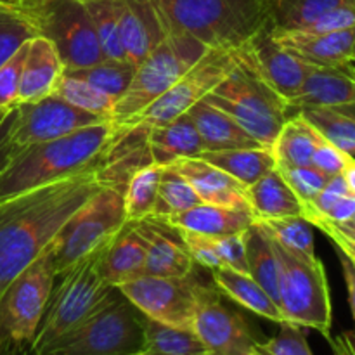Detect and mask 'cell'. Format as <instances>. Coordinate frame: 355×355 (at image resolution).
I'll list each match as a JSON object with an SVG mask.
<instances>
[{"instance_id": "1", "label": "cell", "mask_w": 355, "mask_h": 355, "mask_svg": "<svg viewBox=\"0 0 355 355\" xmlns=\"http://www.w3.org/2000/svg\"><path fill=\"white\" fill-rule=\"evenodd\" d=\"M99 165L0 201V297L54 241L66 222L106 186Z\"/></svg>"}, {"instance_id": "2", "label": "cell", "mask_w": 355, "mask_h": 355, "mask_svg": "<svg viewBox=\"0 0 355 355\" xmlns=\"http://www.w3.org/2000/svg\"><path fill=\"white\" fill-rule=\"evenodd\" d=\"M116 137V127L106 120L61 139L6 151L0 162V201L97 165Z\"/></svg>"}, {"instance_id": "3", "label": "cell", "mask_w": 355, "mask_h": 355, "mask_svg": "<svg viewBox=\"0 0 355 355\" xmlns=\"http://www.w3.org/2000/svg\"><path fill=\"white\" fill-rule=\"evenodd\" d=\"M168 33L217 51H238L269 26V0H153Z\"/></svg>"}, {"instance_id": "4", "label": "cell", "mask_w": 355, "mask_h": 355, "mask_svg": "<svg viewBox=\"0 0 355 355\" xmlns=\"http://www.w3.org/2000/svg\"><path fill=\"white\" fill-rule=\"evenodd\" d=\"M110 243L99 246L64 272L55 276L59 277V284L52 288L47 309L30 350L37 354L47 350L52 343L68 335L80 322L92 315L110 298L111 291L116 286L107 283L101 269L104 252Z\"/></svg>"}, {"instance_id": "5", "label": "cell", "mask_w": 355, "mask_h": 355, "mask_svg": "<svg viewBox=\"0 0 355 355\" xmlns=\"http://www.w3.org/2000/svg\"><path fill=\"white\" fill-rule=\"evenodd\" d=\"M210 49L187 33H168L165 40L137 64L128 89L114 103L110 120L118 135L179 82Z\"/></svg>"}, {"instance_id": "6", "label": "cell", "mask_w": 355, "mask_h": 355, "mask_svg": "<svg viewBox=\"0 0 355 355\" xmlns=\"http://www.w3.org/2000/svg\"><path fill=\"white\" fill-rule=\"evenodd\" d=\"M144 349V314L114 288L92 315L42 355H128Z\"/></svg>"}, {"instance_id": "7", "label": "cell", "mask_w": 355, "mask_h": 355, "mask_svg": "<svg viewBox=\"0 0 355 355\" xmlns=\"http://www.w3.org/2000/svg\"><path fill=\"white\" fill-rule=\"evenodd\" d=\"M205 99L241 125L263 146H272L288 120V104L238 58V66Z\"/></svg>"}, {"instance_id": "8", "label": "cell", "mask_w": 355, "mask_h": 355, "mask_svg": "<svg viewBox=\"0 0 355 355\" xmlns=\"http://www.w3.org/2000/svg\"><path fill=\"white\" fill-rule=\"evenodd\" d=\"M19 10L37 35L54 45L66 69L89 68L104 61L82 0H21Z\"/></svg>"}, {"instance_id": "9", "label": "cell", "mask_w": 355, "mask_h": 355, "mask_svg": "<svg viewBox=\"0 0 355 355\" xmlns=\"http://www.w3.org/2000/svg\"><path fill=\"white\" fill-rule=\"evenodd\" d=\"M272 245L279 263V309L284 321L331 338V295L322 262L297 259L274 239Z\"/></svg>"}, {"instance_id": "10", "label": "cell", "mask_w": 355, "mask_h": 355, "mask_svg": "<svg viewBox=\"0 0 355 355\" xmlns=\"http://www.w3.org/2000/svg\"><path fill=\"white\" fill-rule=\"evenodd\" d=\"M127 220L123 193L116 187L104 186L66 222L52 241L55 276L110 243Z\"/></svg>"}, {"instance_id": "11", "label": "cell", "mask_w": 355, "mask_h": 355, "mask_svg": "<svg viewBox=\"0 0 355 355\" xmlns=\"http://www.w3.org/2000/svg\"><path fill=\"white\" fill-rule=\"evenodd\" d=\"M52 243L17 274L0 297V331L17 345L31 349L54 288Z\"/></svg>"}, {"instance_id": "12", "label": "cell", "mask_w": 355, "mask_h": 355, "mask_svg": "<svg viewBox=\"0 0 355 355\" xmlns=\"http://www.w3.org/2000/svg\"><path fill=\"white\" fill-rule=\"evenodd\" d=\"M107 118L73 106L55 94L35 103L16 104L7 123L3 144L6 151L54 141Z\"/></svg>"}, {"instance_id": "13", "label": "cell", "mask_w": 355, "mask_h": 355, "mask_svg": "<svg viewBox=\"0 0 355 355\" xmlns=\"http://www.w3.org/2000/svg\"><path fill=\"white\" fill-rule=\"evenodd\" d=\"M238 66L236 51H217L210 49L182 78L173 83L158 101L142 111L128 128L135 125L142 127H158L173 121L186 114L194 104L203 101L211 90L217 89ZM127 128V130H128Z\"/></svg>"}, {"instance_id": "14", "label": "cell", "mask_w": 355, "mask_h": 355, "mask_svg": "<svg viewBox=\"0 0 355 355\" xmlns=\"http://www.w3.org/2000/svg\"><path fill=\"white\" fill-rule=\"evenodd\" d=\"M207 284L201 283L194 270L182 277L141 276L118 286L121 293L153 321L193 329L200 297Z\"/></svg>"}, {"instance_id": "15", "label": "cell", "mask_w": 355, "mask_h": 355, "mask_svg": "<svg viewBox=\"0 0 355 355\" xmlns=\"http://www.w3.org/2000/svg\"><path fill=\"white\" fill-rule=\"evenodd\" d=\"M239 61L252 69L284 101L293 99L315 68L293 52L281 47L272 37V26L260 30L250 42L236 51Z\"/></svg>"}, {"instance_id": "16", "label": "cell", "mask_w": 355, "mask_h": 355, "mask_svg": "<svg viewBox=\"0 0 355 355\" xmlns=\"http://www.w3.org/2000/svg\"><path fill=\"white\" fill-rule=\"evenodd\" d=\"M193 329L210 355H255L259 340L239 312L222 304L215 284H207L201 293Z\"/></svg>"}, {"instance_id": "17", "label": "cell", "mask_w": 355, "mask_h": 355, "mask_svg": "<svg viewBox=\"0 0 355 355\" xmlns=\"http://www.w3.org/2000/svg\"><path fill=\"white\" fill-rule=\"evenodd\" d=\"M137 225L146 239V276L182 277L193 272V257L173 225L158 217L139 220Z\"/></svg>"}, {"instance_id": "18", "label": "cell", "mask_w": 355, "mask_h": 355, "mask_svg": "<svg viewBox=\"0 0 355 355\" xmlns=\"http://www.w3.org/2000/svg\"><path fill=\"white\" fill-rule=\"evenodd\" d=\"M277 44L304 61L322 68H342L352 64L355 28L331 33H305V31H279L272 28Z\"/></svg>"}, {"instance_id": "19", "label": "cell", "mask_w": 355, "mask_h": 355, "mask_svg": "<svg viewBox=\"0 0 355 355\" xmlns=\"http://www.w3.org/2000/svg\"><path fill=\"white\" fill-rule=\"evenodd\" d=\"M168 35L153 0H121L120 37L125 58L137 66Z\"/></svg>"}, {"instance_id": "20", "label": "cell", "mask_w": 355, "mask_h": 355, "mask_svg": "<svg viewBox=\"0 0 355 355\" xmlns=\"http://www.w3.org/2000/svg\"><path fill=\"white\" fill-rule=\"evenodd\" d=\"M355 104V66L322 68L315 66L293 99L288 101V111L309 107H342Z\"/></svg>"}, {"instance_id": "21", "label": "cell", "mask_w": 355, "mask_h": 355, "mask_svg": "<svg viewBox=\"0 0 355 355\" xmlns=\"http://www.w3.org/2000/svg\"><path fill=\"white\" fill-rule=\"evenodd\" d=\"M172 165L189 180L203 203L252 211L246 201V187L224 170L200 158H180Z\"/></svg>"}, {"instance_id": "22", "label": "cell", "mask_w": 355, "mask_h": 355, "mask_svg": "<svg viewBox=\"0 0 355 355\" xmlns=\"http://www.w3.org/2000/svg\"><path fill=\"white\" fill-rule=\"evenodd\" d=\"M64 69V62L47 38L40 35L31 38L21 76L17 104L35 103L54 94Z\"/></svg>"}, {"instance_id": "23", "label": "cell", "mask_w": 355, "mask_h": 355, "mask_svg": "<svg viewBox=\"0 0 355 355\" xmlns=\"http://www.w3.org/2000/svg\"><path fill=\"white\" fill-rule=\"evenodd\" d=\"M144 266L146 239L139 231L137 222L127 220L104 252L101 263L103 276L107 283L118 288L144 276Z\"/></svg>"}, {"instance_id": "24", "label": "cell", "mask_w": 355, "mask_h": 355, "mask_svg": "<svg viewBox=\"0 0 355 355\" xmlns=\"http://www.w3.org/2000/svg\"><path fill=\"white\" fill-rule=\"evenodd\" d=\"M146 142L153 163L159 166L170 165L180 158H198L205 151L196 125L187 113L170 123L146 127Z\"/></svg>"}, {"instance_id": "25", "label": "cell", "mask_w": 355, "mask_h": 355, "mask_svg": "<svg viewBox=\"0 0 355 355\" xmlns=\"http://www.w3.org/2000/svg\"><path fill=\"white\" fill-rule=\"evenodd\" d=\"M187 114L196 125L205 151H231V149H252L263 146L253 139L241 125L236 123L229 114L211 106L207 99L194 104Z\"/></svg>"}, {"instance_id": "26", "label": "cell", "mask_w": 355, "mask_h": 355, "mask_svg": "<svg viewBox=\"0 0 355 355\" xmlns=\"http://www.w3.org/2000/svg\"><path fill=\"white\" fill-rule=\"evenodd\" d=\"M180 231L198 232L205 236H225L243 232L255 224V217L248 210L217 207V205L201 203L180 214L163 218Z\"/></svg>"}, {"instance_id": "27", "label": "cell", "mask_w": 355, "mask_h": 355, "mask_svg": "<svg viewBox=\"0 0 355 355\" xmlns=\"http://www.w3.org/2000/svg\"><path fill=\"white\" fill-rule=\"evenodd\" d=\"M245 193L255 220L300 217L304 211L302 201L291 191L277 168L252 186H246Z\"/></svg>"}, {"instance_id": "28", "label": "cell", "mask_w": 355, "mask_h": 355, "mask_svg": "<svg viewBox=\"0 0 355 355\" xmlns=\"http://www.w3.org/2000/svg\"><path fill=\"white\" fill-rule=\"evenodd\" d=\"M211 279L220 293H224L241 307L248 309L253 314L269 319L276 324L286 322L276 302L250 274H243L229 267H217V269H211Z\"/></svg>"}, {"instance_id": "29", "label": "cell", "mask_w": 355, "mask_h": 355, "mask_svg": "<svg viewBox=\"0 0 355 355\" xmlns=\"http://www.w3.org/2000/svg\"><path fill=\"white\" fill-rule=\"evenodd\" d=\"M198 158L224 170L245 187L255 184L277 166L276 156L270 146L231 149V151H203Z\"/></svg>"}, {"instance_id": "30", "label": "cell", "mask_w": 355, "mask_h": 355, "mask_svg": "<svg viewBox=\"0 0 355 355\" xmlns=\"http://www.w3.org/2000/svg\"><path fill=\"white\" fill-rule=\"evenodd\" d=\"M321 139L322 135L298 111L288 116L270 146L277 166H309Z\"/></svg>"}, {"instance_id": "31", "label": "cell", "mask_w": 355, "mask_h": 355, "mask_svg": "<svg viewBox=\"0 0 355 355\" xmlns=\"http://www.w3.org/2000/svg\"><path fill=\"white\" fill-rule=\"evenodd\" d=\"M245 245L248 274L279 307V263L272 239L257 220L245 231Z\"/></svg>"}, {"instance_id": "32", "label": "cell", "mask_w": 355, "mask_h": 355, "mask_svg": "<svg viewBox=\"0 0 355 355\" xmlns=\"http://www.w3.org/2000/svg\"><path fill=\"white\" fill-rule=\"evenodd\" d=\"M355 0H274L270 6V26L279 31H302L335 7Z\"/></svg>"}, {"instance_id": "33", "label": "cell", "mask_w": 355, "mask_h": 355, "mask_svg": "<svg viewBox=\"0 0 355 355\" xmlns=\"http://www.w3.org/2000/svg\"><path fill=\"white\" fill-rule=\"evenodd\" d=\"M146 350L156 355H210L194 329L173 328L144 315Z\"/></svg>"}, {"instance_id": "34", "label": "cell", "mask_w": 355, "mask_h": 355, "mask_svg": "<svg viewBox=\"0 0 355 355\" xmlns=\"http://www.w3.org/2000/svg\"><path fill=\"white\" fill-rule=\"evenodd\" d=\"M92 19L104 59L127 61L120 37L121 0H82Z\"/></svg>"}, {"instance_id": "35", "label": "cell", "mask_w": 355, "mask_h": 355, "mask_svg": "<svg viewBox=\"0 0 355 355\" xmlns=\"http://www.w3.org/2000/svg\"><path fill=\"white\" fill-rule=\"evenodd\" d=\"M201 203L203 201L198 196V193L191 186L189 180L172 163L162 166L158 198H156L155 210H153L151 217L166 218L170 215L186 211Z\"/></svg>"}, {"instance_id": "36", "label": "cell", "mask_w": 355, "mask_h": 355, "mask_svg": "<svg viewBox=\"0 0 355 355\" xmlns=\"http://www.w3.org/2000/svg\"><path fill=\"white\" fill-rule=\"evenodd\" d=\"M267 234L288 253L305 262H314L315 245L314 234H312V224L304 217H284L270 218V220H257Z\"/></svg>"}, {"instance_id": "37", "label": "cell", "mask_w": 355, "mask_h": 355, "mask_svg": "<svg viewBox=\"0 0 355 355\" xmlns=\"http://www.w3.org/2000/svg\"><path fill=\"white\" fill-rule=\"evenodd\" d=\"M159 175H162V166L156 163L141 166L137 172L132 173L123 189L125 211L128 220L139 222L151 217L158 198Z\"/></svg>"}, {"instance_id": "38", "label": "cell", "mask_w": 355, "mask_h": 355, "mask_svg": "<svg viewBox=\"0 0 355 355\" xmlns=\"http://www.w3.org/2000/svg\"><path fill=\"white\" fill-rule=\"evenodd\" d=\"M297 113V111H295ZM322 137L347 155L355 156V118L340 107H309L298 111Z\"/></svg>"}, {"instance_id": "39", "label": "cell", "mask_w": 355, "mask_h": 355, "mask_svg": "<svg viewBox=\"0 0 355 355\" xmlns=\"http://www.w3.org/2000/svg\"><path fill=\"white\" fill-rule=\"evenodd\" d=\"M137 66L128 61H116V59H104L97 64L89 66V68L80 69H64L68 75L82 78L85 82L92 83L103 92L110 94L111 97L118 99L130 85L132 78Z\"/></svg>"}, {"instance_id": "40", "label": "cell", "mask_w": 355, "mask_h": 355, "mask_svg": "<svg viewBox=\"0 0 355 355\" xmlns=\"http://www.w3.org/2000/svg\"><path fill=\"white\" fill-rule=\"evenodd\" d=\"M54 94L61 99L68 101L73 106L80 107V110L99 114V116L107 118V120H110L114 103H116V99L111 97L110 94L103 92V90L94 87L92 83L85 82V80L68 75V73L61 76Z\"/></svg>"}, {"instance_id": "41", "label": "cell", "mask_w": 355, "mask_h": 355, "mask_svg": "<svg viewBox=\"0 0 355 355\" xmlns=\"http://www.w3.org/2000/svg\"><path fill=\"white\" fill-rule=\"evenodd\" d=\"M33 37L37 31L19 9L0 6V66Z\"/></svg>"}, {"instance_id": "42", "label": "cell", "mask_w": 355, "mask_h": 355, "mask_svg": "<svg viewBox=\"0 0 355 355\" xmlns=\"http://www.w3.org/2000/svg\"><path fill=\"white\" fill-rule=\"evenodd\" d=\"M279 326L276 336L266 342H257L255 355H314L302 326L288 321Z\"/></svg>"}, {"instance_id": "43", "label": "cell", "mask_w": 355, "mask_h": 355, "mask_svg": "<svg viewBox=\"0 0 355 355\" xmlns=\"http://www.w3.org/2000/svg\"><path fill=\"white\" fill-rule=\"evenodd\" d=\"M283 179L286 180L288 186L291 187L298 200L304 205H311L318 198L322 187L326 186L329 177L322 173L321 170L314 168L312 165L309 166H276Z\"/></svg>"}, {"instance_id": "44", "label": "cell", "mask_w": 355, "mask_h": 355, "mask_svg": "<svg viewBox=\"0 0 355 355\" xmlns=\"http://www.w3.org/2000/svg\"><path fill=\"white\" fill-rule=\"evenodd\" d=\"M30 40L16 51V54L0 66V110H7L17 104L21 76H23L24 61H26Z\"/></svg>"}, {"instance_id": "45", "label": "cell", "mask_w": 355, "mask_h": 355, "mask_svg": "<svg viewBox=\"0 0 355 355\" xmlns=\"http://www.w3.org/2000/svg\"><path fill=\"white\" fill-rule=\"evenodd\" d=\"M211 238H214V236H211ZM214 243H215V248H217L222 267H229V269H234L243 274H248L245 231L236 232V234L215 236Z\"/></svg>"}, {"instance_id": "46", "label": "cell", "mask_w": 355, "mask_h": 355, "mask_svg": "<svg viewBox=\"0 0 355 355\" xmlns=\"http://www.w3.org/2000/svg\"><path fill=\"white\" fill-rule=\"evenodd\" d=\"M177 231H179L186 248L189 250L194 263H200L201 267H208V269H217V267H222L220 259H218L217 248H215V243L211 236L198 234V232H191V231H180V229H177Z\"/></svg>"}, {"instance_id": "47", "label": "cell", "mask_w": 355, "mask_h": 355, "mask_svg": "<svg viewBox=\"0 0 355 355\" xmlns=\"http://www.w3.org/2000/svg\"><path fill=\"white\" fill-rule=\"evenodd\" d=\"M350 158H352V156L343 153L342 149H338L335 144H331V142H328L322 137L321 142L318 144V148H315L314 155H312L311 165L314 166V168L321 170V172L326 173L328 177H333L340 175V173L343 172V168H345Z\"/></svg>"}, {"instance_id": "48", "label": "cell", "mask_w": 355, "mask_h": 355, "mask_svg": "<svg viewBox=\"0 0 355 355\" xmlns=\"http://www.w3.org/2000/svg\"><path fill=\"white\" fill-rule=\"evenodd\" d=\"M307 222H311L314 227H318L319 231L324 232V234L333 241L335 250H340L342 253H345V255L355 263V238L347 234L345 231H342L338 225L331 224V222L328 220H322V218H312V220Z\"/></svg>"}, {"instance_id": "49", "label": "cell", "mask_w": 355, "mask_h": 355, "mask_svg": "<svg viewBox=\"0 0 355 355\" xmlns=\"http://www.w3.org/2000/svg\"><path fill=\"white\" fill-rule=\"evenodd\" d=\"M355 217V196L352 194H347V196L340 198L324 215L321 217H311L305 218V220H312V218H322V220H328L331 224L336 225H343L349 224L350 220Z\"/></svg>"}, {"instance_id": "50", "label": "cell", "mask_w": 355, "mask_h": 355, "mask_svg": "<svg viewBox=\"0 0 355 355\" xmlns=\"http://www.w3.org/2000/svg\"><path fill=\"white\" fill-rule=\"evenodd\" d=\"M340 257V263H342V270H343V277H345L347 283V291H349V304H350V311H352L354 321H355V263L345 253H342L340 250H336Z\"/></svg>"}, {"instance_id": "51", "label": "cell", "mask_w": 355, "mask_h": 355, "mask_svg": "<svg viewBox=\"0 0 355 355\" xmlns=\"http://www.w3.org/2000/svg\"><path fill=\"white\" fill-rule=\"evenodd\" d=\"M331 343L333 355H355V333L345 331L336 338H328Z\"/></svg>"}, {"instance_id": "52", "label": "cell", "mask_w": 355, "mask_h": 355, "mask_svg": "<svg viewBox=\"0 0 355 355\" xmlns=\"http://www.w3.org/2000/svg\"><path fill=\"white\" fill-rule=\"evenodd\" d=\"M28 350H30L28 347L17 345L0 331V355H26Z\"/></svg>"}, {"instance_id": "53", "label": "cell", "mask_w": 355, "mask_h": 355, "mask_svg": "<svg viewBox=\"0 0 355 355\" xmlns=\"http://www.w3.org/2000/svg\"><path fill=\"white\" fill-rule=\"evenodd\" d=\"M12 107H7V110H0V162H2L3 155H6V144H3V135H6L7 123H9V118L12 114Z\"/></svg>"}, {"instance_id": "54", "label": "cell", "mask_w": 355, "mask_h": 355, "mask_svg": "<svg viewBox=\"0 0 355 355\" xmlns=\"http://www.w3.org/2000/svg\"><path fill=\"white\" fill-rule=\"evenodd\" d=\"M342 177L343 180H345L347 187H349V193L352 194V196H355V158L354 156L349 159L345 168H343Z\"/></svg>"}, {"instance_id": "55", "label": "cell", "mask_w": 355, "mask_h": 355, "mask_svg": "<svg viewBox=\"0 0 355 355\" xmlns=\"http://www.w3.org/2000/svg\"><path fill=\"white\" fill-rule=\"evenodd\" d=\"M336 225V224H335ZM340 229H342V231H345L347 234L349 236H352V238H355V220H352V222H349V224H343V225H338Z\"/></svg>"}, {"instance_id": "56", "label": "cell", "mask_w": 355, "mask_h": 355, "mask_svg": "<svg viewBox=\"0 0 355 355\" xmlns=\"http://www.w3.org/2000/svg\"><path fill=\"white\" fill-rule=\"evenodd\" d=\"M0 6L6 7H14V9H19L21 0H0Z\"/></svg>"}, {"instance_id": "57", "label": "cell", "mask_w": 355, "mask_h": 355, "mask_svg": "<svg viewBox=\"0 0 355 355\" xmlns=\"http://www.w3.org/2000/svg\"><path fill=\"white\" fill-rule=\"evenodd\" d=\"M340 110L345 111V113H349L350 116L355 118V104H354V106H342V107H340Z\"/></svg>"}, {"instance_id": "58", "label": "cell", "mask_w": 355, "mask_h": 355, "mask_svg": "<svg viewBox=\"0 0 355 355\" xmlns=\"http://www.w3.org/2000/svg\"><path fill=\"white\" fill-rule=\"evenodd\" d=\"M128 355H156V354H153L151 350H141V352H134V354H128Z\"/></svg>"}, {"instance_id": "59", "label": "cell", "mask_w": 355, "mask_h": 355, "mask_svg": "<svg viewBox=\"0 0 355 355\" xmlns=\"http://www.w3.org/2000/svg\"><path fill=\"white\" fill-rule=\"evenodd\" d=\"M26 355H42V354H37V352H33V350H28V354Z\"/></svg>"}, {"instance_id": "60", "label": "cell", "mask_w": 355, "mask_h": 355, "mask_svg": "<svg viewBox=\"0 0 355 355\" xmlns=\"http://www.w3.org/2000/svg\"><path fill=\"white\" fill-rule=\"evenodd\" d=\"M352 61H354V64H355V45H354V55H352Z\"/></svg>"}, {"instance_id": "61", "label": "cell", "mask_w": 355, "mask_h": 355, "mask_svg": "<svg viewBox=\"0 0 355 355\" xmlns=\"http://www.w3.org/2000/svg\"><path fill=\"white\" fill-rule=\"evenodd\" d=\"M352 220H355V217H354V218H352ZM352 220H350V222H352Z\"/></svg>"}]
</instances>
